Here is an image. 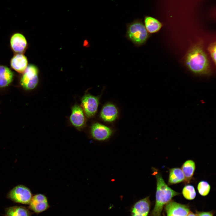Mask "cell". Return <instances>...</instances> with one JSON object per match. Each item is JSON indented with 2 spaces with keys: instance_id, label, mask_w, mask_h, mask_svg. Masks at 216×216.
<instances>
[{
  "instance_id": "obj_1",
  "label": "cell",
  "mask_w": 216,
  "mask_h": 216,
  "mask_svg": "<svg viewBox=\"0 0 216 216\" xmlns=\"http://www.w3.org/2000/svg\"><path fill=\"white\" fill-rule=\"evenodd\" d=\"M185 64L192 72L199 75H209L211 73L209 62L202 46L196 45L188 52Z\"/></svg>"
},
{
  "instance_id": "obj_2",
  "label": "cell",
  "mask_w": 216,
  "mask_h": 216,
  "mask_svg": "<svg viewBox=\"0 0 216 216\" xmlns=\"http://www.w3.org/2000/svg\"><path fill=\"white\" fill-rule=\"evenodd\" d=\"M156 179V191L155 204L151 212L150 216H161V213L165 206L174 196L181 193L169 187L165 183L161 174L155 171Z\"/></svg>"
},
{
  "instance_id": "obj_3",
  "label": "cell",
  "mask_w": 216,
  "mask_h": 216,
  "mask_svg": "<svg viewBox=\"0 0 216 216\" xmlns=\"http://www.w3.org/2000/svg\"><path fill=\"white\" fill-rule=\"evenodd\" d=\"M140 19H136L127 25L126 36L135 44L140 46L145 44L149 34Z\"/></svg>"
},
{
  "instance_id": "obj_4",
  "label": "cell",
  "mask_w": 216,
  "mask_h": 216,
  "mask_svg": "<svg viewBox=\"0 0 216 216\" xmlns=\"http://www.w3.org/2000/svg\"><path fill=\"white\" fill-rule=\"evenodd\" d=\"M33 197L30 190L22 185H17L10 190L7 194V198L17 203L29 205Z\"/></svg>"
},
{
  "instance_id": "obj_5",
  "label": "cell",
  "mask_w": 216,
  "mask_h": 216,
  "mask_svg": "<svg viewBox=\"0 0 216 216\" xmlns=\"http://www.w3.org/2000/svg\"><path fill=\"white\" fill-rule=\"evenodd\" d=\"M23 73L20 80L22 87L26 90L34 89L38 82V68L34 65L29 64Z\"/></svg>"
},
{
  "instance_id": "obj_6",
  "label": "cell",
  "mask_w": 216,
  "mask_h": 216,
  "mask_svg": "<svg viewBox=\"0 0 216 216\" xmlns=\"http://www.w3.org/2000/svg\"><path fill=\"white\" fill-rule=\"evenodd\" d=\"M100 96H95L86 94L81 100V107L86 116L88 118L93 117L96 114L99 104Z\"/></svg>"
},
{
  "instance_id": "obj_7",
  "label": "cell",
  "mask_w": 216,
  "mask_h": 216,
  "mask_svg": "<svg viewBox=\"0 0 216 216\" xmlns=\"http://www.w3.org/2000/svg\"><path fill=\"white\" fill-rule=\"evenodd\" d=\"M90 130L93 138L99 141L107 140L111 136L113 132L111 128L98 123L92 124Z\"/></svg>"
},
{
  "instance_id": "obj_8",
  "label": "cell",
  "mask_w": 216,
  "mask_h": 216,
  "mask_svg": "<svg viewBox=\"0 0 216 216\" xmlns=\"http://www.w3.org/2000/svg\"><path fill=\"white\" fill-rule=\"evenodd\" d=\"M166 216H187L190 211L187 205L171 200L164 206Z\"/></svg>"
},
{
  "instance_id": "obj_9",
  "label": "cell",
  "mask_w": 216,
  "mask_h": 216,
  "mask_svg": "<svg viewBox=\"0 0 216 216\" xmlns=\"http://www.w3.org/2000/svg\"><path fill=\"white\" fill-rule=\"evenodd\" d=\"M29 205L28 208L37 214L46 211L50 207L47 197L40 194L33 196Z\"/></svg>"
},
{
  "instance_id": "obj_10",
  "label": "cell",
  "mask_w": 216,
  "mask_h": 216,
  "mask_svg": "<svg viewBox=\"0 0 216 216\" xmlns=\"http://www.w3.org/2000/svg\"><path fill=\"white\" fill-rule=\"evenodd\" d=\"M85 116L81 107L77 104H75L72 107L70 121L73 126L80 129L83 128L86 125Z\"/></svg>"
},
{
  "instance_id": "obj_11",
  "label": "cell",
  "mask_w": 216,
  "mask_h": 216,
  "mask_svg": "<svg viewBox=\"0 0 216 216\" xmlns=\"http://www.w3.org/2000/svg\"><path fill=\"white\" fill-rule=\"evenodd\" d=\"M150 204L149 196L136 202L131 208V216H148Z\"/></svg>"
},
{
  "instance_id": "obj_12",
  "label": "cell",
  "mask_w": 216,
  "mask_h": 216,
  "mask_svg": "<svg viewBox=\"0 0 216 216\" xmlns=\"http://www.w3.org/2000/svg\"><path fill=\"white\" fill-rule=\"evenodd\" d=\"M118 113V110L115 105L111 103H107L102 107L100 116L104 121L110 122L116 119Z\"/></svg>"
},
{
  "instance_id": "obj_13",
  "label": "cell",
  "mask_w": 216,
  "mask_h": 216,
  "mask_svg": "<svg viewBox=\"0 0 216 216\" xmlns=\"http://www.w3.org/2000/svg\"><path fill=\"white\" fill-rule=\"evenodd\" d=\"M11 46L15 52L21 53L25 50L27 42L24 36L20 33H16L11 37L10 40Z\"/></svg>"
},
{
  "instance_id": "obj_14",
  "label": "cell",
  "mask_w": 216,
  "mask_h": 216,
  "mask_svg": "<svg viewBox=\"0 0 216 216\" xmlns=\"http://www.w3.org/2000/svg\"><path fill=\"white\" fill-rule=\"evenodd\" d=\"M27 65V58L21 53L14 55L10 61V65L12 68L20 73H22L24 71Z\"/></svg>"
},
{
  "instance_id": "obj_15",
  "label": "cell",
  "mask_w": 216,
  "mask_h": 216,
  "mask_svg": "<svg viewBox=\"0 0 216 216\" xmlns=\"http://www.w3.org/2000/svg\"><path fill=\"white\" fill-rule=\"evenodd\" d=\"M144 23L147 31L150 34L158 32L163 26L162 23L157 19L149 16L144 17Z\"/></svg>"
},
{
  "instance_id": "obj_16",
  "label": "cell",
  "mask_w": 216,
  "mask_h": 216,
  "mask_svg": "<svg viewBox=\"0 0 216 216\" xmlns=\"http://www.w3.org/2000/svg\"><path fill=\"white\" fill-rule=\"evenodd\" d=\"M14 74L8 67L0 65V88L8 86L12 82Z\"/></svg>"
},
{
  "instance_id": "obj_17",
  "label": "cell",
  "mask_w": 216,
  "mask_h": 216,
  "mask_svg": "<svg viewBox=\"0 0 216 216\" xmlns=\"http://www.w3.org/2000/svg\"><path fill=\"white\" fill-rule=\"evenodd\" d=\"M168 184L170 185L184 182L185 177L181 169L175 167L169 169Z\"/></svg>"
},
{
  "instance_id": "obj_18",
  "label": "cell",
  "mask_w": 216,
  "mask_h": 216,
  "mask_svg": "<svg viewBox=\"0 0 216 216\" xmlns=\"http://www.w3.org/2000/svg\"><path fill=\"white\" fill-rule=\"evenodd\" d=\"M5 216H31L32 213L26 208L14 206L6 208Z\"/></svg>"
},
{
  "instance_id": "obj_19",
  "label": "cell",
  "mask_w": 216,
  "mask_h": 216,
  "mask_svg": "<svg viewBox=\"0 0 216 216\" xmlns=\"http://www.w3.org/2000/svg\"><path fill=\"white\" fill-rule=\"evenodd\" d=\"M195 168V163L192 160H187L182 164L181 169L184 174L186 183L190 182L194 174Z\"/></svg>"
},
{
  "instance_id": "obj_20",
  "label": "cell",
  "mask_w": 216,
  "mask_h": 216,
  "mask_svg": "<svg viewBox=\"0 0 216 216\" xmlns=\"http://www.w3.org/2000/svg\"><path fill=\"white\" fill-rule=\"evenodd\" d=\"M182 194L185 198L188 200H192L195 199L196 193L194 186L191 185H185L182 190Z\"/></svg>"
},
{
  "instance_id": "obj_21",
  "label": "cell",
  "mask_w": 216,
  "mask_h": 216,
  "mask_svg": "<svg viewBox=\"0 0 216 216\" xmlns=\"http://www.w3.org/2000/svg\"><path fill=\"white\" fill-rule=\"evenodd\" d=\"M197 189L199 193L201 195L205 196L209 193L211 186L207 181L202 180L198 183Z\"/></svg>"
},
{
  "instance_id": "obj_22",
  "label": "cell",
  "mask_w": 216,
  "mask_h": 216,
  "mask_svg": "<svg viewBox=\"0 0 216 216\" xmlns=\"http://www.w3.org/2000/svg\"><path fill=\"white\" fill-rule=\"evenodd\" d=\"M216 43L214 42L211 44L207 48L208 51L215 65L216 64Z\"/></svg>"
},
{
  "instance_id": "obj_23",
  "label": "cell",
  "mask_w": 216,
  "mask_h": 216,
  "mask_svg": "<svg viewBox=\"0 0 216 216\" xmlns=\"http://www.w3.org/2000/svg\"><path fill=\"white\" fill-rule=\"evenodd\" d=\"M196 214L197 216H213L211 212L196 211Z\"/></svg>"
},
{
  "instance_id": "obj_24",
  "label": "cell",
  "mask_w": 216,
  "mask_h": 216,
  "mask_svg": "<svg viewBox=\"0 0 216 216\" xmlns=\"http://www.w3.org/2000/svg\"><path fill=\"white\" fill-rule=\"evenodd\" d=\"M187 216H197L196 214H195L190 211L188 213Z\"/></svg>"
},
{
  "instance_id": "obj_25",
  "label": "cell",
  "mask_w": 216,
  "mask_h": 216,
  "mask_svg": "<svg viewBox=\"0 0 216 216\" xmlns=\"http://www.w3.org/2000/svg\"><path fill=\"white\" fill-rule=\"evenodd\" d=\"M88 43L87 41L86 40H85L84 41L83 45L84 46H87L88 45Z\"/></svg>"
}]
</instances>
